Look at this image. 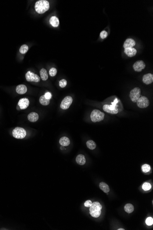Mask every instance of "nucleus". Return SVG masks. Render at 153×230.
Returning a JSON list of instances; mask_svg holds the SVG:
<instances>
[{"mask_svg": "<svg viewBox=\"0 0 153 230\" xmlns=\"http://www.w3.org/2000/svg\"><path fill=\"white\" fill-rule=\"evenodd\" d=\"M137 105L139 108L144 109L148 107L149 105V102L147 97L143 96L139 97L137 101Z\"/></svg>", "mask_w": 153, "mask_h": 230, "instance_id": "obj_7", "label": "nucleus"}, {"mask_svg": "<svg viewBox=\"0 0 153 230\" xmlns=\"http://www.w3.org/2000/svg\"><path fill=\"white\" fill-rule=\"evenodd\" d=\"M107 36H108V33H107V32L106 31H105V30H103L102 31V32H101V34H100V36H101V37L102 38V39H105V38H107Z\"/></svg>", "mask_w": 153, "mask_h": 230, "instance_id": "obj_31", "label": "nucleus"}, {"mask_svg": "<svg viewBox=\"0 0 153 230\" xmlns=\"http://www.w3.org/2000/svg\"><path fill=\"white\" fill-rule=\"evenodd\" d=\"M28 119L31 122H35L37 121L39 119V115L36 113H31L28 114Z\"/></svg>", "mask_w": 153, "mask_h": 230, "instance_id": "obj_16", "label": "nucleus"}, {"mask_svg": "<svg viewBox=\"0 0 153 230\" xmlns=\"http://www.w3.org/2000/svg\"><path fill=\"white\" fill-rule=\"evenodd\" d=\"M141 96V90L138 87H136L131 90L130 93V97L131 101L133 103H136Z\"/></svg>", "mask_w": 153, "mask_h": 230, "instance_id": "obj_6", "label": "nucleus"}, {"mask_svg": "<svg viewBox=\"0 0 153 230\" xmlns=\"http://www.w3.org/2000/svg\"><path fill=\"white\" fill-rule=\"evenodd\" d=\"M61 149H63V148H63V147H61Z\"/></svg>", "mask_w": 153, "mask_h": 230, "instance_id": "obj_35", "label": "nucleus"}, {"mask_svg": "<svg viewBox=\"0 0 153 230\" xmlns=\"http://www.w3.org/2000/svg\"><path fill=\"white\" fill-rule=\"evenodd\" d=\"M67 81H66V80H65V79L61 80L59 81V86H60L61 88H64V87H65L67 86Z\"/></svg>", "mask_w": 153, "mask_h": 230, "instance_id": "obj_29", "label": "nucleus"}, {"mask_svg": "<svg viewBox=\"0 0 153 230\" xmlns=\"http://www.w3.org/2000/svg\"><path fill=\"white\" fill-rule=\"evenodd\" d=\"M59 143L62 146L66 147L70 145V141L67 137H64L60 139Z\"/></svg>", "mask_w": 153, "mask_h": 230, "instance_id": "obj_19", "label": "nucleus"}, {"mask_svg": "<svg viewBox=\"0 0 153 230\" xmlns=\"http://www.w3.org/2000/svg\"><path fill=\"white\" fill-rule=\"evenodd\" d=\"M30 105V101L27 98H23L21 99L19 102V105L21 109H27Z\"/></svg>", "mask_w": 153, "mask_h": 230, "instance_id": "obj_11", "label": "nucleus"}, {"mask_svg": "<svg viewBox=\"0 0 153 230\" xmlns=\"http://www.w3.org/2000/svg\"><path fill=\"white\" fill-rule=\"evenodd\" d=\"M44 96H45V98L46 99L50 100V98H51L52 95H51V94L50 93V92H46V93L45 94V95H44Z\"/></svg>", "mask_w": 153, "mask_h": 230, "instance_id": "obj_33", "label": "nucleus"}, {"mask_svg": "<svg viewBox=\"0 0 153 230\" xmlns=\"http://www.w3.org/2000/svg\"><path fill=\"white\" fill-rule=\"evenodd\" d=\"M118 230H125V229H118Z\"/></svg>", "mask_w": 153, "mask_h": 230, "instance_id": "obj_34", "label": "nucleus"}, {"mask_svg": "<svg viewBox=\"0 0 153 230\" xmlns=\"http://www.w3.org/2000/svg\"><path fill=\"white\" fill-rule=\"evenodd\" d=\"M102 206L98 202H93L90 207V215L94 218H98L100 216L101 213Z\"/></svg>", "mask_w": 153, "mask_h": 230, "instance_id": "obj_2", "label": "nucleus"}, {"mask_svg": "<svg viewBox=\"0 0 153 230\" xmlns=\"http://www.w3.org/2000/svg\"><path fill=\"white\" fill-rule=\"evenodd\" d=\"M143 81L146 85L150 84L153 82V75L150 73L144 75L143 77Z\"/></svg>", "mask_w": 153, "mask_h": 230, "instance_id": "obj_12", "label": "nucleus"}, {"mask_svg": "<svg viewBox=\"0 0 153 230\" xmlns=\"http://www.w3.org/2000/svg\"><path fill=\"white\" fill-rule=\"evenodd\" d=\"M124 53L127 56L129 57H133L136 55L137 51L136 49L132 47V48H125L124 50Z\"/></svg>", "mask_w": 153, "mask_h": 230, "instance_id": "obj_14", "label": "nucleus"}, {"mask_svg": "<svg viewBox=\"0 0 153 230\" xmlns=\"http://www.w3.org/2000/svg\"><path fill=\"white\" fill-rule=\"evenodd\" d=\"M28 47L27 45H23L19 49V51L21 53L25 54L28 52Z\"/></svg>", "mask_w": 153, "mask_h": 230, "instance_id": "obj_25", "label": "nucleus"}, {"mask_svg": "<svg viewBox=\"0 0 153 230\" xmlns=\"http://www.w3.org/2000/svg\"><path fill=\"white\" fill-rule=\"evenodd\" d=\"M27 81L29 82H39L40 81V78L37 75H36L31 71H28L25 75Z\"/></svg>", "mask_w": 153, "mask_h": 230, "instance_id": "obj_8", "label": "nucleus"}, {"mask_svg": "<svg viewBox=\"0 0 153 230\" xmlns=\"http://www.w3.org/2000/svg\"><path fill=\"white\" fill-rule=\"evenodd\" d=\"M145 68V64L144 61L142 60H139L135 62L133 65V68L135 71L136 72H141Z\"/></svg>", "mask_w": 153, "mask_h": 230, "instance_id": "obj_10", "label": "nucleus"}, {"mask_svg": "<svg viewBox=\"0 0 153 230\" xmlns=\"http://www.w3.org/2000/svg\"><path fill=\"white\" fill-rule=\"evenodd\" d=\"M103 110L105 112L110 114H117L118 113V109L116 107L115 101L114 103H112V105L105 104L104 105L103 107Z\"/></svg>", "mask_w": 153, "mask_h": 230, "instance_id": "obj_5", "label": "nucleus"}, {"mask_svg": "<svg viewBox=\"0 0 153 230\" xmlns=\"http://www.w3.org/2000/svg\"><path fill=\"white\" fill-rule=\"evenodd\" d=\"M57 74V70L55 68H51L49 71V75L50 76L54 77Z\"/></svg>", "mask_w": 153, "mask_h": 230, "instance_id": "obj_28", "label": "nucleus"}, {"mask_svg": "<svg viewBox=\"0 0 153 230\" xmlns=\"http://www.w3.org/2000/svg\"><path fill=\"white\" fill-rule=\"evenodd\" d=\"M27 91L26 86L24 85H20L17 86L16 92L19 94H23Z\"/></svg>", "mask_w": 153, "mask_h": 230, "instance_id": "obj_15", "label": "nucleus"}, {"mask_svg": "<svg viewBox=\"0 0 153 230\" xmlns=\"http://www.w3.org/2000/svg\"><path fill=\"white\" fill-rule=\"evenodd\" d=\"M40 75L41 79L44 81H46L48 78V75L46 69H42L40 71Z\"/></svg>", "mask_w": 153, "mask_h": 230, "instance_id": "obj_21", "label": "nucleus"}, {"mask_svg": "<svg viewBox=\"0 0 153 230\" xmlns=\"http://www.w3.org/2000/svg\"><path fill=\"white\" fill-rule=\"evenodd\" d=\"M136 45V42L134 40L131 38L127 39L125 41L123 47L124 48H132L135 46Z\"/></svg>", "mask_w": 153, "mask_h": 230, "instance_id": "obj_13", "label": "nucleus"}, {"mask_svg": "<svg viewBox=\"0 0 153 230\" xmlns=\"http://www.w3.org/2000/svg\"><path fill=\"white\" fill-rule=\"evenodd\" d=\"M124 210L127 213H132L134 211V206L132 204H127L125 205Z\"/></svg>", "mask_w": 153, "mask_h": 230, "instance_id": "obj_22", "label": "nucleus"}, {"mask_svg": "<svg viewBox=\"0 0 153 230\" xmlns=\"http://www.w3.org/2000/svg\"><path fill=\"white\" fill-rule=\"evenodd\" d=\"M50 24L54 27H57L59 25V20L56 16H52L50 19Z\"/></svg>", "mask_w": 153, "mask_h": 230, "instance_id": "obj_17", "label": "nucleus"}, {"mask_svg": "<svg viewBox=\"0 0 153 230\" xmlns=\"http://www.w3.org/2000/svg\"><path fill=\"white\" fill-rule=\"evenodd\" d=\"M142 170L144 173H147L151 170V167L148 164H144L142 166Z\"/></svg>", "mask_w": 153, "mask_h": 230, "instance_id": "obj_26", "label": "nucleus"}, {"mask_svg": "<svg viewBox=\"0 0 153 230\" xmlns=\"http://www.w3.org/2000/svg\"><path fill=\"white\" fill-rule=\"evenodd\" d=\"M146 223L148 226H150L153 224V219L152 217H148L146 220Z\"/></svg>", "mask_w": 153, "mask_h": 230, "instance_id": "obj_30", "label": "nucleus"}, {"mask_svg": "<svg viewBox=\"0 0 153 230\" xmlns=\"http://www.w3.org/2000/svg\"><path fill=\"white\" fill-rule=\"evenodd\" d=\"M73 102V98L70 96H67L65 97L62 101L60 107L62 109H67L71 106Z\"/></svg>", "mask_w": 153, "mask_h": 230, "instance_id": "obj_9", "label": "nucleus"}, {"mask_svg": "<svg viewBox=\"0 0 153 230\" xmlns=\"http://www.w3.org/2000/svg\"><path fill=\"white\" fill-rule=\"evenodd\" d=\"M26 135V131L21 127H16L13 131V137L16 138H24Z\"/></svg>", "mask_w": 153, "mask_h": 230, "instance_id": "obj_4", "label": "nucleus"}, {"mask_svg": "<svg viewBox=\"0 0 153 230\" xmlns=\"http://www.w3.org/2000/svg\"><path fill=\"white\" fill-rule=\"evenodd\" d=\"M86 145L88 148L90 149L93 150L95 149L96 147V144L95 142L92 140H89L87 141L86 143Z\"/></svg>", "mask_w": 153, "mask_h": 230, "instance_id": "obj_24", "label": "nucleus"}, {"mask_svg": "<svg viewBox=\"0 0 153 230\" xmlns=\"http://www.w3.org/2000/svg\"><path fill=\"white\" fill-rule=\"evenodd\" d=\"M142 188L144 191H147L149 190L151 188V185L148 182H145L143 184Z\"/></svg>", "mask_w": 153, "mask_h": 230, "instance_id": "obj_27", "label": "nucleus"}, {"mask_svg": "<svg viewBox=\"0 0 153 230\" xmlns=\"http://www.w3.org/2000/svg\"><path fill=\"white\" fill-rule=\"evenodd\" d=\"M76 163L80 165H83L86 163V159L84 155L82 154H79L77 156L76 159Z\"/></svg>", "mask_w": 153, "mask_h": 230, "instance_id": "obj_18", "label": "nucleus"}, {"mask_svg": "<svg viewBox=\"0 0 153 230\" xmlns=\"http://www.w3.org/2000/svg\"><path fill=\"white\" fill-rule=\"evenodd\" d=\"M92 204V203L91 201L88 200L87 201H86V202L84 203V205L87 208H90V207L91 205Z\"/></svg>", "mask_w": 153, "mask_h": 230, "instance_id": "obj_32", "label": "nucleus"}, {"mask_svg": "<svg viewBox=\"0 0 153 230\" xmlns=\"http://www.w3.org/2000/svg\"><path fill=\"white\" fill-rule=\"evenodd\" d=\"M39 103L42 105L47 106L50 103V100L46 99L44 95L42 96L39 98Z\"/></svg>", "mask_w": 153, "mask_h": 230, "instance_id": "obj_23", "label": "nucleus"}, {"mask_svg": "<svg viewBox=\"0 0 153 230\" xmlns=\"http://www.w3.org/2000/svg\"><path fill=\"white\" fill-rule=\"evenodd\" d=\"M105 117V114L98 109H95L92 112L90 118L93 122H100L103 120Z\"/></svg>", "mask_w": 153, "mask_h": 230, "instance_id": "obj_3", "label": "nucleus"}, {"mask_svg": "<svg viewBox=\"0 0 153 230\" xmlns=\"http://www.w3.org/2000/svg\"><path fill=\"white\" fill-rule=\"evenodd\" d=\"M99 187H100L101 190H102L104 193H109L110 190L108 185L104 182H101V183H99Z\"/></svg>", "mask_w": 153, "mask_h": 230, "instance_id": "obj_20", "label": "nucleus"}, {"mask_svg": "<svg viewBox=\"0 0 153 230\" xmlns=\"http://www.w3.org/2000/svg\"><path fill=\"white\" fill-rule=\"evenodd\" d=\"M50 8L49 2L46 0H40L36 2L35 10L37 13L43 14L47 11Z\"/></svg>", "mask_w": 153, "mask_h": 230, "instance_id": "obj_1", "label": "nucleus"}]
</instances>
